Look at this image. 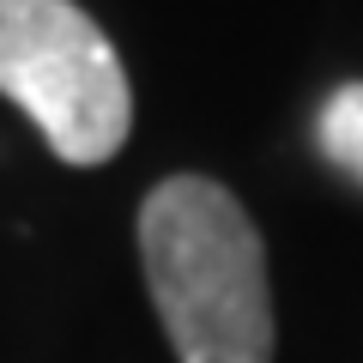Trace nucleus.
Masks as SVG:
<instances>
[{
  "instance_id": "2",
  "label": "nucleus",
  "mask_w": 363,
  "mask_h": 363,
  "mask_svg": "<svg viewBox=\"0 0 363 363\" xmlns=\"http://www.w3.org/2000/svg\"><path fill=\"white\" fill-rule=\"evenodd\" d=\"M0 97L18 104L61 164H109L128 145L133 91L121 55L73 0H0Z\"/></svg>"
},
{
  "instance_id": "1",
  "label": "nucleus",
  "mask_w": 363,
  "mask_h": 363,
  "mask_svg": "<svg viewBox=\"0 0 363 363\" xmlns=\"http://www.w3.org/2000/svg\"><path fill=\"white\" fill-rule=\"evenodd\" d=\"M140 267L182 363H272L267 248L224 182H157L140 206Z\"/></svg>"
},
{
  "instance_id": "3",
  "label": "nucleus",
  "mask_w": 363,
  "mask_h": 363,
  "mask_svg": "<svg viewBox=\"0 0 363 363\" xmlns=\"http://www.w3.org/2000/svg\"><path fill=\"white\" fill-rule=\"evenodd\" d=\"M321 152L339 176L363 188V85H339L321 109Z\"/></svg>"
}]
</instances>
